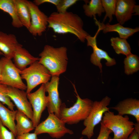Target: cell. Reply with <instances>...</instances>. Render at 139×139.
Listing matches in <instances>:
<instances>
[{
    "mask_svg": "<svg viewBox=\"0 0 139 139\" xmlns=\"http://www.w3.org/2000/svg\"><path fill=\"white\" fill-rule=\"evenodd\" d=\"M48 27L55 33L64 34L70 33L84 42L89 34L83 29V22L77 15L71 12L59 13L54 12L48 17Z\"/></svg>",
    "mask_w": 139,
    "mask_h": 139,
    "instance_id": "6da1fadb",
    "label": "cell"
},
{
    "mask_svg": "<svg viewBox=\"0 0 139 139\" xmlns=\"http://www.w3.org/2000/svg\"><path fill=\"white\" fill-rule=\"evenodd\" d=\"M67 51L65 47L55 48L46 45L39 54L38 62L48 70L51 76H59L66 70L68 59Z\"/></svg>",
    "mask_w": 139,
    "mask_h": 139,
    "instance_id": "7a4b0ae2",
    "label": "cell"
},
{
    "mask_svg": "<svg viewBox=\"0 0 139 139\" xmlns=\"http://www.w3.org/2000/svg\"><path fill=\"white\" fill-rule=\"evenodd\" d=\"M73 84L77 98L76 102L69 108L66 107L65 103H62L60 109V119L65 124L70 125L76 124L84 120L91 111L93 102L88 98H81L75 85Z\"/></svg>",
    "mask_w": 139,
    "mask_h": 139,
    "instance_id": "3957f363",
    "label": "cell"
},
{
    "mask_svg": "<svg viewBox=\"0 0 139 139\" xmlns=\"http://www.w3.org/2000/svg\"><path fill=\"white\" fill-rule=\"evenodd\" d=\"M102 122L114 133L112 139H127L134 129L135 123L127 115L115 114L110 111L105 112Z\"/></svg>",
    "mask_w": 139,
    "mask_h": 139,
    "instance_id": "277c9868",
    "label": "cell"
},
{
    "mask_svg": "<svg viewBox=\"0 0 139 139\" xmlns=\"http://www.w3.org/2000/svg\"><path fill=\"white\" fill-rule=\"evenodd\" d=\"M20 74L22 79L26 81L27 94L38 85L47 83L51 77L48 70L38 61L21 71Z\"/></svg>",
    "mask_w": 139,
    "mask_h": 139,
    "instance_id": "5b68a950",
    "label": "cell"
},
{
    "mask_svg": "<svg viewBox=\"0 0 139 139\" xmlns=\"http://www.w3.org/2000/svg\"><path fill=\"white\" fill-rule=\"evenodd\" d=\"M111 98L106 96L100 101L93 102L91 111L87 118L84 120L85 128L82 131V134L90 139L93 136L95 127L102 121L103 115L106 112L110 111L108 107Z\"/></svg>",
    "mask_w": 139,
    "mask_h": 139,
    "instance_id": "8992f818",
    "label": "cell"
},
{
    "mask_svg": "<svg viewBox=\"0 0 139 139\" xmlns=\"http://www.w3.org/2000/svg\"><path fill=\"white\" fill-rule=\"evenodd\" d=\"M0 84L24 91L26 90L27 85L22 80L20 74L21 71L15 66L11 59L3 57L0 59Z\"/></svg>",
    "mask_w": 139,
    "mask_h": 139,
    "instance_id": "52a82bcc",
    "label": "cell"
},
{
    "mask_svg": "<svg viewBox=\"0 0 139 139\" xmlns=\"http://www.w3.org/2000/svg\"><path fill=\"white\" fill-rule=\"evenodd\" d=\"M65 123L54 113H49L47 118L35 128L34 133L38 135L47 133L53 138H59L65 134L72 135L73 131L66 128Z\"/></svg>",
    "mask_w": 139,
    "mask_h": 139,
    "instance_id": "ba28073f",
    "label": "cell"
},
{
    "mask_svg": "<svg viewBox=\"0 0 139 139\" xmlns=\"http://www.w3.org/2000/svg\"><path fill=\"white\" fill-rule=\"evenodd\" d=\"M46 92L45 84H42L36 91L27 94L32 109L35 128L39 123L42 114L47 107L48 99Z\"/></svg>",
    "mask_w": 139,
    "mask_h": 139,
    "instance_id": "9c48e42d",
    "label": "cell"
},
{
    "mask_svg": "<svg viewBox=\"0 0 139 139\" xmlns=\"http://www.w3.org/2000/svg\"><path fill=\"white\" fill-rule=\"evenodd\" d=\"M31 15V24L28 29L33 36H41L48 25V17L33 2L27 0Z\"/></svg>",
    "mask_w": 139,
    "mask_h": 139,
    "instance_id": "30bf717a",
    "label": "cell"
},
{
    "mask_svg": "<svg viewBox=\"0 0 139 139\" xmlns=\"http://www.w3.org/2000/svg\"><path fill=\"white\" fill-rule=\"evenodd\" d=\"M59 80V76H52L50 81L45 85L46 92L48 94L47 107L48 113H54L59 118L60 108L62 103L58 91Z\"/></svg>",
    "mask_w": 139,
    "mask_h": 139,
    "instance_id": "8fae6325",
    "label": "cell"
},
{
    "mask_svg": "<svg viewBox=\"0 0 139 139\" xmlns=\"http://www.w3.org/2000/svg\"><path fill=\"white\" fill-rule=\"evenodd\" d=\"M7 94L13 102L18 110L24 114L32 121L33 114L31 104L24 91L8 86Z\"/></svg>",
    "mask_w": 139,
    "mask_h": 139,
    "instance_id": "7c38bea8",
    "label": "cell"
},
{
    "mask_svg": "<svg viewBox=\"0 0 139 139\" xmlns=\"http://www.w3.org/2000/svg\"><path fill=\"white\" fill-rule=\"evenodd\" d=\"M100 30L98 29L95 35L92 37L89 35L86 37L88 46L91 47L93 49V52L90 56V61L93 65L98 66L102 72V65L101 62L102 59L106 61L105 64L107 66H110L115 65L116 62L114 58L110 57L105 51L99 48L97 46L96 37Z\"/></svg>",
    "mask_w": 139,
    "mask_h": 139,
    "instance_id": "4fadbf2b",
    "label": "cell"
},
{
    "mask_svg": "<svg viewBox=\"0 0 139 139\" xmlns=\"http://www.w3.org/2000/svg\"><path fill=\"white\" fill-rule=\"evenodd\" d=\"M139 14V6L133 0H117L115 15L119 23L123 25L131 19L133 14Z\"/></svg>",
    "mask_w": 139,
    "mask_h": 139,
    "instance_id": "5bb4252c",
    "label": "cell"
},
{
    "mask_svg": "<svg viewBox=\"0 0 139 139\" xmlns=\"http://www.w3.org/2000/svg\"><path fill=\"white\" fill-rule=\"evenodd\" d=\"M116 110L118 115L123 116L130 115L135 118L136 123H139V100L129 98L120 101L115 106L110 108Z\"/></svg>",
    "mask_w": 139,
    "mask_h": 139,
    "instance_id": "9a60e30c",
    "label": "cell"
},
{
    "mask_svg": "<svg viewBox=\"0 0 139 139\" xmlns=\"http://www.w3.org/2000/svg\"><path fill=\"white\" fill-rule=\"evenodd\" d=\"M20 44L13 34H7L0 31V51L4 57L12 59Z\"/></svg>",
    "mask_w": 139,
    "mask_h": 139,
    "instance_id": "2e32d148",
    "label": "cell"
},
{
    "mask_svg": "<svg viewBox=\"0 0 139 139\" xmlns=\"http://www.w3.org/2000/svg\"><path fill=\"white\" fill-rule=\"evenodd\" d=\"M13 59L15 65L21 71L26 68L28 65L39 61V58L33 56L20 44L16 49Z\"/></svg>",
    "mask_w": 139,
    "mask_h": 139,
    "instance_id": "e0dca14e",
    "label": "cell"
},
{
    "mask_svg": "<svg viewBox=\"0 0 139 139\" xmlns=\"http://www.w3.org/2000/svg\"><path fill=\"white\" fill-rule=\"evenodd\" d=\"M94 19L95 20V24L98 27V29L102 30L103 33L116 32L118 33L119 38H121L126 39L139 31L138 28H132L125 27L119 23L113 25L110 24L108 23L105 24L102 22L101 23L98 21L95 18Z\"/></svg>",
    "mask_w": 139,
    "mask_h": 139,
    "instance_id": "ac0fdd59",
    "label": "cell"
},
{
    "mask_svg": "<svg viewBox=\"0 0 139 139\" xmlns=\"http://www.w3.org/2000/svg\"><path fill=\"white\" fill-rule=\"evenodd\" d=\"M15 120L16 136L29 132L35 128L33 121L23 112L17 110Z\"/></svg>",
    "mask_w": 139,
    "mask_h": 139,
    "instance_id": "d6986e66",
    "label": "cell"
},
{
    "mask_svg": "<svg viewBox=\"0 0 139 139\" xmlns=\"http://www.w3.org/2000/svg\"><path fill=\"white\" fill-rule=\"evenodd\" d=\"M17 110H11L0 102V120L3 125L16 136L15 122Z\"/></svg>",
    "mask_w": 139,
    "mask_h": 139,
    "instance_id": "ffe728a7",
    "label": "cell"
},
{
    "mask_svg": "<svg viewBox=\"0 0 139 139\" xmlns=\"http://www.w3.org/2000/svg\"><path fill=\"white\" fill-rule=\"evenodd\" d=\"M18 18L23 26L28 29L31 24L30 11L26 0H14Z\"/></svg>",
    "mask_w": 139,
    "mask_h": 139,
    "instance_id": "44dd1931",
    "label": "cell"
},
{
    "mask_svg": "<svg viewBox=\"0 0 139 139\" xmlns=\"http://www.w3.org/2000/svg\"><path fill=\"white\" fill-rule=\"evenodd\" d=\"M0 10L10 15L14 27L19 28L23 26L18 16L14 0H0Z\"/></svg>",
    "mask_w": 139,
    "mask_h": 139,
    "instance_id": "7402d4cb",
    "label": "cell"
},
{
    "mask_svg": "<svg viewBox=\"0 0 139 139\" xmlns=\"http://www.w3.org/2000/svg\"><path fill=\"white\" fill-rule=\"evenodd\" d=\"M83 8L85 15L88 16L95 18V15L100 16L105 12L100 0H91L83 5Z\"/></svg>",
    "mask_w": 139,
    "mask_h": 139,
    "instance_id": "603a6c76",
    "label": "cell"
},
{
    "mask_svg": "<svg viewBox=\"0 0 139 139\" xmlns=\"http://www.w3.org/2000/svg\"><path fill=\"white\" fill-rule=\"evenodd\" d=\"M110 41L111 46L117 54L126 56L131 53L130 45L126 39L118 37H112Z\"/></svg>",
    "mask_w": 139,
    "mask_h": 139,
    "instance_id": "cb8c5ba5",
    "label": "cell"
},
{
    "mask_svg": "<svg viewBox=\"0 0 139 139\" xmlns=\"http://www.w3.org/2000/svg\"><path fill=\"white\" fill-rule=\"evenodd\" d=\"M124 62L125 72L127 75L132 74L139 70V58L136 55L132 53L128 55Z\"/></svg>",
    "mask_w": 139,
    "mask_h": 139,
    "instance_id": "d4e9b609",
    "label": "cell"
},
{
    "mask_svg": "<svg viewBox=\"0 0 139 139\" xmlns=\"http://www.w3.org/2000/svg\"><path fill=\"white\" fill-rule=\"evenodd\" d=\"M103 7L106 14L103 19L104 22L107 17L109 19V22H110L112 19V15H115L116 3V0H101Z\"/></svg>",
    "mask_w": 139,
    "mask_h": 139,
    "instance_id": "484cf974",
    "label": "cell"
},
{
    "mask_svg": "<svg viewBox=\"0 0 139 139\" xmlns=\"http://www.w3.org/2000/svg\"><path fill=\"white\" fill-rule=\"evenodd\" d=\"M8 86L0 84V102L6 105L10 109L14 110V105L7 94Z\"/></svg>",
    "mask_w": 139,
    "mask_h": 139,
    "instance_id": "4316f807",
    "label": "cell"
},
{
    "mask_svg": "<svg viewBox=\"0 0 139 139\" xmlns=\"http://www.w3.org/2000/svg\"><path fill=\"white\" fill-rule=\"evenodd\" d=\"M77 0H60L56 6L57 12L59 13H64L66 12L69 7L75 4Z\"/></svg>",
    "mask_w": 139,
    "mask_h": 139,
    "instance_id": "83f0119b",
    "label": "cell"
},
{
    "mask_svg": "<svg viewBox=\"0 0 139 139\" xmlns=\"http://www.w3.org/2000/svg\"><path fill=\"white\" fill-rule=\"evenodd\" d=\"M15 136L12 132L6 128L0 120V139H16Z\"/></svg>",
    "mask_w": 139,
    "mask_h": 139,
    "instance_id": "f1b7e54d",
    "label": "cell"
},
{
    "mask_svg": "<svg viewBox=\"0 0 139 139\" xmlns=\"http://www.w3.org/2000/svg\"><path fill=\"white\" fill-rule=\"evenodd\" d=\"M112 132L110 130L104 126L101 121L100 122L99 133L97 139H108L110 135Z\"/></svg>",
    "mask_w": 139,
    "mask_h": 139,
    "instance_id": "f546056e",
    "label": "cell"
},
{
    "mask_svg": "<svg viewBox=\"0 0 139 139\" xmlns=\"http://www.w3.org/2000/svg\"><path fill=\"white\" fill-rule=\"evenodd\" d=\"M16 136V139H38L37 135L34 132L26 133Z\"/></svg>",
    "mask_w": 139,
    "mask_h": 139,
    "instance_id": "4dcf8cb0",
    "label": "cell"
},
{
    "mask_svg": "<svg viewBox=\"0 0 139 139\" xmlns=\"http://www.w3.org/2000/svg\"><path fill=\"white\" fill-rule=\"evenodd\" d=\"M60 0H35L33 2L38 6L45 3H48L53 4L56 6L58 4Z\"/></svg>",
    "mask_w": 139,
    "mask_h": 139,
    "instance_id": "1f68e13d",
    "label": "cell"
},
{
    "mask_svg": "<svg viewBox=\"0 0 139 139\" xmlns=\"http://www.w3.org/2000/svg\"><path fill=\"white\" fill-rule=\"evenodd\" d=\"M127 139H139V131L134 128Z\"/></svg>",
    "mask_w": 139,
    "mask_h": 139,
    "instance_id": "d6a6232c",
    "label": "cell"
},
{
    "mask_svg": "<svg viewBox=\"0 0 139 139\" xmlns=\"http://www.w3.org/2000/svg\"><path fill=\"white\" fill-rule=\"evenodd\" d=\"M1 78V66L0 62V79Z\"/></svg>",
    "mask_w": 139,
    "mask_h": 139,
    "instance_id": "836d02e7",
    "label": "cell"
},
{
    "mask_svg": "<svg viewBox=\"0 0 139 139\" xmlns=\"http://www.w3.org/2000/svg\"><path fill=\"white\" fill-rule=\"evenodd\" d=\"M0 55H3V53L0 51Z\"/></svg>",
    "mask_w": 139,
    "mask_h": 139,
    "instance_id": "e575fe53",
    "label": "cell"
},
{
    "mask_svg": "<svg viewBox=\"0 0 139 139\" xmlns=\"http://www.w3.org/2000/svg\"><path fill=\"white\" fill-rule=\"evenodd\" d=\"M83 137H81L79 139H83Z\"/></svg>",
    "mask_w": 139,
    "mask_h": 139,
    "instance_id": "d590c367",
    "label": "cell"
},
{
    "mask_svg": "<svg viewBox=\"0 0 139 139\" xmlns=\"http://www.w3.org/2000/svg\"><path fill=\"white\" fill-rule=\"evenodd\" d=\"M108 139H112V138L111 137H109Z\"/></svg>",
    "mask_w": 139,
    "mask_h": 139,
    "instance_id": "8d00e7d4",
    "label": "cell"
}]
</instances>
